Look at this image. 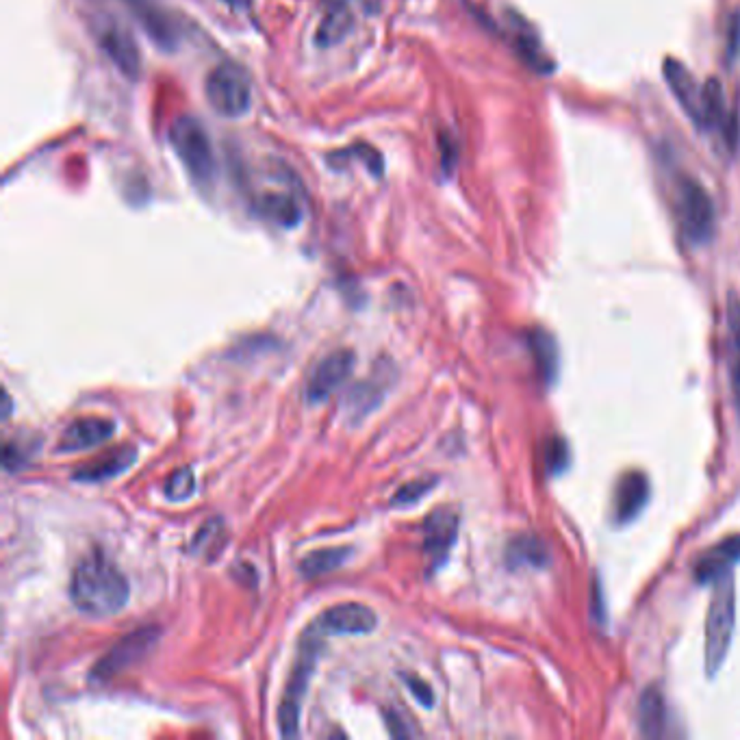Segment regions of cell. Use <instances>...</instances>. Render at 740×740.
Returning a JSON list of instances; mask_svg holds the SVG:
<instances>
[{
    "mask_svg": "<svg viewBox=\"0 0 740 740\" xmlns=\"http://www.w3.org/2000/svg\"><path fill=\"white\" fill-rule=\"evenodd\" d=\"M128 587L126 575L107 558L100 549H94L74 567L70 595L81 613L91 616H111L126 606Z\"/></svg>",
    "mask_w": 740,
    "mask_h": 740,
    "instance_id": "cell-1",
    "label": "cell"
},
{
    "mask_svg": "<svg viewBox=\"0 0 740 740\" xmlns=\"http://www.w3.org/2000/svg\"><path fill=\"white\" fill-rule=\"evenodd\" d=\"M734 628H736V587H734V575L727 573L714 582L710 608H708L706 642H703L708 675H714L726 662Z\"/></svg>",
    "mask_w": 740,
    "mask_h": 740,
    "instance_id": "cell-2",
    "label": "cell"
},
{
    "mask_svg": "<svg viewBox=\"0 0 740 740\" xmlns=\"http://www.w3.org/2000/svg\"><path fill=\"white\" fill-rule=\"evenodd\" d=\"M322 634L323 630L320 628V624H315L311 625L300 639V650H297L294 671H291L289 682H287L285 695H282L279 710L282 736H296L297 734L302 701H305L306 686L308 682H311L313 671H315V662L322 651Z\"/></svg>",
    "mask_w": 740,
    "mask_h": 740,
    "instance_id": "cell-3",
    "label": "cell"
},
{
    "mask_svg": "<svg viewBox=\"0 0 740 740\" xmlns=\"http://www.w3.org/2000/svg\"><path fill=\"white\" fill-rule=\"evenodd\" d=\"M169 143L181 163L200 183L215 176V154L211 140L196 117H178L169 128Z\"/></svg>",
    "mask_w": 740,
    "mask_h": 740,
    "instance_id": "cell-4",
    "label": "cell"
},
{
    "mask_svg": "<svg viewBox=\"0 0 740 740\" xmlns=\"http://www.w3.org/2000/svg\"><path fill=\"white\" fill-rule=\"evenodd\" d=\"M207 100L224 117L245 116L252 105V85L245 70L230 61L213 68L207 79Z\"/></svg>",
    "mask_w": 740,
    "mask_h": 740,
    "instance_id": "cell-5",
    "label": "cell"
},
{
    "mask_svg": "<svg viewBox=\"0 0 740 740\" xmlns=\"http://www.w3.org/2000/svg\"><path fill=\"white\" fill-rule=\"evenodd\" d=\"M677 215L686 239L695 245H703L712 239L717 228V213L710 194L693 178H682L677 187Z\"/></svg>",
    "mask_w": 740,
    "mask_h": 740,
    "instance_id": "cell-6",
    "label": "cell"
},
{
    "mask_svg": "<svg viewBox=\"0 0 740 740\" xmlns=\"http://www.w3.org/2000/svg\"><path fill=\"white\" fill-rule=\"evenodd\" d=\"M159 628L154 625H148V628H140L131 634H126L125 639L117 641L116 645L111 647L109 654L102 656L99 660V665L91 671V677L94 680H111L117 673L131 669L137 662H142L143 658L152 651V647L159 642Z\"/></svg>",
    "mask_w": 740,
    "mask_h": 740,
    "instance_id": "cell-7",
    "label": "cell"
},
{
    "mask_svg": "<svg viewBox=\"0 0 740 740\" xmlns=\"http://www.w3.org/2000/svg\"><path fill=\"white\" fill-rule=\"evenodd\" d=\"M459 537V515L452 508H436L424 521V554L430 569H439Z\"/></svg>",
    "mask_w": 740,
    "mask_h": 740,
    "instance_id": "cell-8",
    "label": "cell"
},
{
    "mask_svg": "<svg viewBox=\"0 0 740 740\" xmlns=\"http://www.w3.org/2000/svg\"><path fill=\"white\" fill-rule=\"evenodd\" d=\"M354 369V352L352 349H337L331 357H326L317 365L311 380L306 384V400L311 404H320L331 398L332 393L346 383Z\"/></svg>",
    "mask_w": 740,
    "mask_h": 740,
    "instance_id": "cell-9",
    "label": "cell"
},
{
    "mask_svg": "<svg viewBox=\"0 0 740 740\" xmlns=\"http://www.w3.org/2000/svg\"><path fill=\"white\" fill-rule=\"evenodd\" d=\"M96 39H99L100 48L105 50V55L117 65V70L122 74H126L128 79H137L140 76V50H137V44L133 42L131 33L125 27L111 22V20H105V22H100L99 30H96Z\"/></svg>",
    "mask_w": 740,
    "mask_h": 740,
    "instance_id": "cell-10",
    "label": "cell"
},
{
    "mask_svg": "<svg viewBox=\"0 0 740 740\" xmlns=\"http://www.w3.org/2000/svg\"><path fill=\"white\" fill-rule=\"evenodd\" d=\"M320 628L331 634H369L376 630L378 616L369 606L363 604H339L328 608L320 619Z\"/></svg>",
    "mask_w": 740,
    "mask_h": 740,
    "instance_id": "cell-11",
    "label": "cell"
},
{
    "mask_svg": "<svg viewBox=\"0 0 740 740\" xmlns=\"http://www.w3.org/2000/svg\"><path fill=\"white\" fill-rule=\"evenodd\" d=\"M113 433H116V424L105 417H81L74 419L68 428L64 430L59 439V447L56 450L65 452V454H74V452L90 450V447L102 445L109 441Z\"/></svg>",
    "mask_w": 740,
    "mask_h": 740,
    "instance_id": "cell-12",
    "label": "cell"
},
{
    "mask_svg": "<svg viewBox=\"0 0 740 740\" xmlns=\"http://www.w3.org/2000/svg\"><path fill=\"white\" fill-rule=\"evenodd\" d=\"M665 79L688 117L697 126H703V87H699L691 72L675 59L665 61Z\"/></svg>",
    "mask_w": 740,
    "mask_h": 740,
    "instance_id": "cell-13",
    "label": "cell"
},
{
    "mask_svg": "<svg viewBox=\"0 0 740 740\" xmlns=\"http://www.w3.org/2000/svg\"><path fill=\"white\" fill-rule=\"evenodd\" d=\"M740 563V534L723 538L712 545L695 564V578L699 584H714L723 575L732 573V567Z\"/></svg>",
    "mask_w": 740,
    "mask_h": 740,
    "instance_id": "cell-14",
    "label": "cell"
},
{
    "mask_svg": "<svg viewBox=\"0 0 740 740\" xmlns=\"http://www.w3.org/2000/svg\"><path fill=\"white\" fill-rule=\"evenodd\" d=\"M650 502V480L642 471H628L621 476L615 491V519L619 523H630L641 515Z\"/></svg>",
    "mask_w": 740,
    "mask_h": 740,
    "instance_id": "cell-15",
    "label": "cell"
},
{
    "mask_svg": "<svg viewBox=\"0 0 740 740\" xmlns=\"http://www.w3.org/2000/svg\"><path fill=\"white\" fill-rule=\"evenodd\" d=\"M128 4H131L133 13L140 20L143 30L151 35L154 44H159L161 48L168 50H172L174 46H176V27H174L169 15L163 12L159 4H154L152 0H128Z\"/></svg>",
    "mask_w": 740,
    "mask_h": 740,
    "instance_id": "cell-16",
    "label": "cell"
},
{
    "mask_svg": "<svg viewBox=\"0 0 740 740\" xmlns=\"http://www.w3.org/2000/svg\"><path fill=\"white\" fill-rule=\"evenodd\" d=\"M137 459V450L131 445H122L116 447V450L105 452V454L99 456V459L90 460L87 465L81 467V469L74 471V480L79 482H102L109 480V478L120 476L122 471H126L128 467L133 465Z\"/></svg>",
    "mask_w": 740,
    "mask_h": 740,
    "instance_id": "cell-17",
    "label": "cell"
},
{
    "mask_svg": "<svg viewBox=\"0 0 740 740\" xmlns=\"http://www.w3.org/2000/svg\"><path fill=\"white\" fill-rule=\"evenodd\" d=\"M639 727L647 738H660L667 732V703L656 686H650L639 699Z\"/></svg>",
    "mask_w": 740,
    "mask_h": 740,
    "instance_id": "cell-18",
    "label": "cell"
},
{
    "mask_svg": "<svg viewBox=\"0 0 740 740\" xmlns=\"http://www.w3.org/2000/svg\"><path fill=\"white\" fill-rule=\"evenodd\" d=\"M506 560L511 567L541 569L547 564V547L541 543V538L532 537V534H523V537L512 538L508 543Z\"/></svg>",
    "mask_w": 740,
    "mask_h": 740,
    "instance_id": "cell-19",
    "label": "cell"
},
{
    "mask_svg": "<svg viewBox=\"0 0 740 740\" xmlns=\"http://www.w3.org/2000/svg\"><path fill=\"white\" fill-rule=\"evenodd\" d=\"M532 357L537 361L538 372L545 378V383H554L558 376V346L556 339L545 331H534L530 335Z\"/></svg>",
    "mask_w": 740,
    "mask_h": 740,
    "instance_id": "cell-20",
    "label": "cell"
},
{
    "mask_svg": "<svg viewBox=\"0 0 740 740\" xmlns=\"http://www.w3.org/2000/svg\"><path fill=\"white\" fill-rule=\"evenodd\" d=\"M729 116L723 87L717 81H708L703 85V128H726Z\"/></svg>",
    "mask_w": 740,
    "mask_h": 740,
    "instance_id": "cell-21",
    "label": "cell"
},
{
    "mask_svg": "<svg viewBox=\"0 0 740 740\" xmlns=\"http://www.w3.org/2000/svg\"><path fill=\"white\" fill-rule=\"evenodd\" d=\"M348 547H332V549H317V552L308 554V556L300 563V572L305 578H320V575L335 572L341 567L343 560L348 558Z\"/></svg>",
    "mask_w": 740,
    "mask_h": 740,
    "instance_id": "cell-22",
    "label": "cell"
},
{
    "mask_svg": "<svg viewBox=\"0 0 740 740\" xmlns=\"http://www.w3.org/2000/svg\"><path fill=\"white\" fill-rule=\"evenodd\" d=\"M259 209L265 218L271 219V222L287 226V228H289V226H296L302 218L300 204H297L294 198L282 196V194H279V196L263 198L259 202Z\"/></svg>",
    "mask_w": 740,
    "mask_h": 740,
    "instance_id": "cell-23",
    "label": "cell"
},
{
    "mask_svg": "<svg viewBox=\"0 0 740 740\" xmlns=\"http://www.w3.org/2000/svg\"><path fill=\"white\" fill-rule=\"evenodd\" d=\"M349 24H352V15H349L348 9L343 4H332L328 13L323 15L320 30H317V42L322 46L337 44L349 30Z\"/></svg>",
    "mask_w": 740,
    "mask_h": 740,
    "instance_id": "cell-24",
    "label": "cell"
},
{
    "mask_svg": "<svg viewBox=\"0 0 740 740\" xmlns=\"http://www.w3.org/2000/svg\"><path fill=\"white\" fill-rule=\"evenodd\" d=\"M224 543V528L219 519H213V521L204 523L200 528V532L196 534V541L192 545L194 554H202L204 558L213 560L219 554V547Z\"/></svg>",
    "mask_w": 740,
    "mask_h": 740,
    "instance_id": "cell-25",
    "label": "cell"
},
{
    "mask_svg": "<svg viewBox=\"0 0 740 740\" xmlns=\"http://www.w3.org/2000/svg\"><path fill=\"white\" fill-rule=\"evenodd\" d=\"M194 489H196V480H194L192 467H181V469L174 471L166 482V495L169 500H187Z\"/></svg>",
    "mask_w": 740,
    "mask_h": 740,
    "instance_id": "cell-26",
    "label": "cell"
},
{
    "mask_svg": "<svg viewBox=\"0 0 740 740\" xmlns=\"http://www.w3.org/2000/svg\"><path fill=\"white\" fill-rule=\"evenodd\" d=\"M436 485L435 478H421V480H410L406 485L400 486L398 491L393 493L392 503L393 506H409V503H415L421 497L426 495L433 486Z\"/></svg>",
    "mask_w": 740,
    "mask_h": 740,
    "instance_id": "cell-27",
    "label": "cell"
},
{
    "mask_svg": "<svg viewBox=\"0 0 740 740\" xmlns=\"http://www.w3.org/2000/svg\"><path fill=\"white\" fill-rule=\"evenodd\" d=\"M545 460H547V471L552 476L563 474L569 465V447L563 439H552L547 443V454H545Z\"/></svg>",
    "mask_w": 740,
    "mask_h": 740,
    "instance_id": "cell-28",
    "label": "cell"
},
{
    "mask_svg": "<svg viewBox=\"0 0 740 740\" xmlns=\"http://www.w3.org/2000/svg\"><path fill=\"white\" fill-rule=\"evenodd\" d=\"M740 59V12L732 13L726 27V61L734 65Z\"/></svg>",
    "mask_w": 740,
    "mask_h": 740,
    "instance_id": "cell-29",
    "label": "cell"
},
{
    "mask_svg": "<svg viewBox=\"0 0 740 740\" xmlns=\"http://www.w3.org/2000/svg\"><path fill=\"white\" fill-rule=\"evenodd\" d=\"M732 346V361H729V374H732V392L734 402H736V413L740 419V341H729Z\"/></svg>",
    "mask_w": 740,
    "mask_h": 740,
    "instance_id": "cell-30",
    "label": "cell"
},
{
    "mask_svg": "<svg viewBox=\"0 0 740 740\" xmlns=\"http://www.w3.org/2000/svg\"><path fill=\"white\" fill-rule=\"evenodd\" d=\"M406 684H409L410 693H413L415 697H417V701L421 703L424 708H430L435 701V695H433V688L426 684L421 677H415V675H409L406 677Z\"/></svg>",
    "mask_w": 740,
    "mask_h": 740,
    "instance_id": "cell-31",
    "label": "cell"
},
{
    "mask_svg": "<svg viewBox=\"0 0 740 740\" xmlns=\"http://www.w3.org/2000/svg\"><path fill=\"white\" fill-rule=\"evenodd\" d=\"M226 3H228L230 7H235V9H248L252 0H226Z\"/></svg>",
    "mask_w": 740,
    "mask_h": 740,
    "instance_id": "cell-32",
    "label": "cell"
}]
</instances>
